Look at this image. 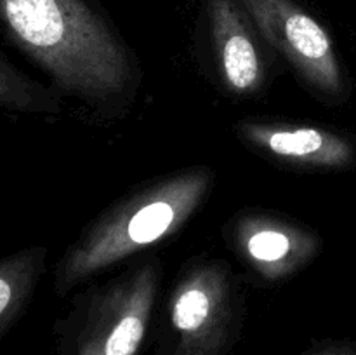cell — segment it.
Returning <instances> with one entry per match:
<instances>
[{
	"label": "cell",
	"mask_w": 356,
	"mask_h": 355,
	"mask_svg": "<svg viewBox=\"0 0 356 355\" xmlns=\"http://www.w3.org/2000/svg\"><path fill=\"white\" fill-rule=\"evenodd\" d=\"M271 51L329 104L350 97L351 84L329 30L298 0H240Z\"/></svg>",
	"instance_id": "obj_5"
},
{
	"label": "cell",
	"mask_w": 356,
	"mask_h": 355,
	"mask_svg": "<svg viewBox=\"0 0 356 355\" xmlns=\"http://www.w3.org/2000/svg\"><path fill=\"white\" fill-rule=\"evenodd\" d=\"M160 285L156 258L80 296L58 326L63 355H139Z\"/></svg>",
	"instance_id": "obj_3"
},
{
	"label": "cell",
	"mask_w": 356,
	"mask_h": 355,
	"mask_svg": "<svg viewBox=\"0 0 356 355\" xmlns=\"http://www.w3.org/2000/svg\"><path fill=\"white\" fill-rule=\"evenodd\" d=\"M212 187V169L186 167L145 184L108 207L61 256L54 271L56 292L68 294L104 268L179 232L204 205Z\"/></svg>",
	"instance_id": "obj_2"
},
{
	"label": "cell",
	"mask_w": 356,
	"mask_h": 355,
	"mask_svg": "<svg viewBox=\"0 0 356 355\" xmlns=\"http://www.w3.org/2000/svg\"><path fill=\"white\" fill-rule=\"evenodd\" d=\"M232 249L268 282H282L305 270L322 253L315 230L280 214L243 211L226 230Z\"/></svg>",
	"instance_id": "obj_6"
},
{
	"label": "cell",
	"mask_w": 356,
	"mask_h": 355,
	"mask_svg": "<svg viewBox=\"0 0 356 355\" xmlns=\"http://www.w3.org/2000/svg\"><path fill=\"white\" fill-rule=\"evenodd\" d=\"M0 108L21 113L54 115L61 111L56 90L30 79L0 52Z\"/></svg>",
	"instance_id": "obj_10"
},
{
	"label": "cell",
	"mask_w": 356,
	"mask_h": 355,
	"mask_svg": "<svg viewBox=\"0 0 356 355\" xmlns=\"http://www.w3.org/2000/svg\"><path fill=\"white\" fill-rule=\"evenodd\" d=\"M0 26L58 94L103 110L134 97V56L94 0H0Z\"/></svg>",
	"instance_id": "obj_1"
},
{
	"label": "cell",
	"mask_w": 356,
	"mask_h": 355,
	"mask_svg": "<svg viewBox=\"0 0 356 355\" xmlns=\"http://www.w3.org/2000/svg\"><path fill=\"white\" fill-rule=\"evenodd\" d=\"M202 21L226 90L252 97L270 77L271 47L240 0H200Z\"/></svg>",
	"instance_id": "obj_7"
},
{
	"label": "cell",
	"mask_w": 356,
	"mask_h": 355,
	"mask_svg": "<svg viewBox=\"0 0 356 355\" xmlns=\"http://www.w3.org/2000/svg\"><path fill=\"white\" fill-rule=\"evenodd\" d=\"M47 249L30 246L0 260V336L26 308L45 270Z\"/></svg>",
	"instance_id": "obj_9"
},
{
	"label": "cell",
	"mask_w": 356,
	"mask_h": 355,
	"mask_svg": "<svg viewBox=\"0 0 356 355\" xmlns=\"http://www.w3.org/2000/svg\"><path fill=\"white\" fill-rule=\"evenodd\" d=\"M236 138L252 152L289 167L346 171L356 166V139L322 125L277 118H242L233 125Z\"/></svg>",
	"instance_id": "obj_8"
},
{
	"label": "cell",
	"mask_w": 356,
	"mask_h": 355,
	"mask_svg": "<svg viewBox=\"0 0 356 355\" xmlns=\"http://www.w3.org/2000/svg\"><path fill=\"white\" fill-rule=\"evenodd\" d=\"M299 355H356V343L351 341H325L308 348Z\"/></svg>",
	"instance_id": "obj_11"
},
{
	"label": "cell",
	"mask_w": 356,
	"mask_h": 355,
	"mask_svg": "<svg viewBox=\"0 0 356 355\" xmlns=\"http://www.w3.org/2000/svg\"><path fill=\"white\" fill-rule=\"evenodd\" d=\"M242 326V298L222 260L190 263L174 284L156 355H226Z\"/></svg>",
	"instance_id": "obj_4"
}]
</instances>
